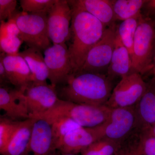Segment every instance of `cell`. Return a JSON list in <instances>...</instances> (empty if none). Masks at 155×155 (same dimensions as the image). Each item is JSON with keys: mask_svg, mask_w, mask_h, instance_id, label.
Masks as SVG:
<instances>
[{"mask_svg": "<svg viewBox=\"0 0 155 155\" xmlns=\"http://www.w3.org/2000/svg\"><path fill=\"white\" fill-rule=\"evenodd\" d=\"M59 92L60 99L88 105H106L113 89L106 74L79 72L70 75Z\"/></svg>", "mask_w": 155, "mask_h": 155, "instance_id": "6da1fadb", "label": "cell"}, {"mask_svg": "<svg viewBox=\"0 0 155 155\" xmlns=\"http://www.w3.org/2000/svg\"><path fill=\"white\" fill-rule=\"evenodd\" d=\"M72 8V42L68 49L73 73L80 71L92 48L101 39L106 27L87 12Z\"/></svg>", "mask_w": 155, "mask_h": 155, "instance_id": "7a4b0ae2", "label": "cell"}, {"mask_svg": "<svg viewBox=\"0 0 155 155\" xmlns=\"http://www.w3.org/2000/svg\"><path fill=\"white\" fill-rule=\"evenodd\" d=\"M112 109L104 106H96L76 104L59 99L51 110L35 119L49 120L66 117L85 127L102 125L110 117Z\"/></svg>", "mask_w": 155, "mask_h": 155, "instance_id": "3957f363", "label": "cell"}, {"mask_svg": "<svg viewBox=\"0 0 155 155\" xmlns=\"http://www.w3.org/2000/svg\"><path fill=\"white\" fill-rule=\"evenodd\" d=\"M155 53V25L153 19L143 16L134 37L132 72L141 75L150 73L152 69Z\"/></svg>", "mask_w": 155, "mask_h": 155, "instance_id": "277c9868", "label": "cell"}, {"mask_svg": "<svg viewBox=\"0 0 155 155\" xmlns=\"http://www.w3.org/2000/svg\"><path fill=\"white\" fill-rule=\"evenodd\" d=\"M12 18L15 20L20 31L19 37L29 48L44 51L51 46L47 13L28 14L22 12L14 14Z\"/></svg>", "mask_w": 155, "mask_h": 155, "instance_id": "5b68a950", "label": "cell"}, {"mask_svg": "<svg viewBox=\"0 0 155 155\" xmlns=\"http://www.w3.org/2000/svg\"><path fill=\"white\" fill-rule=\"evenodd\" d=\"M117 26L115 22L106 28L101 38L89 52L84 64L77 73L106 74V72L107 74L115 48Z\"/></svg>", "mask_w": 155, "mask_h": 155, "instance_id": "8992f818", "label": "cell"}, {"mask_svg": "<svg viewBox=\"0 0 155 155\" xmlns=\"http://www.w3.org/2000/svg\"><path fill=\"white\" fill-rule=\"evenodd\" d=\"M147 82L142 75L133 72L121 78L113 89L106 106L111 109L136 105L144 94Z\"/></svg>", "mask_w": 155, "mask_h": 155, "instance_id": "52a82bcc", "label": "cell"}, {"mask_svg": "<svg viewBox=\"0 0 155 155\" xmlns=\"http://www.w3.org/2000/svg\"><path fill=\"white\" fill-rule=\"evenodd\" d=\"M135 106L112 109L109 119L101 125L103 137L118 143L140 125Z\"/></svg>", "mask_w": 155, "mask_h": 155, "instance_id": "ba28073f", "label": "cell"}, {"mask_svg": "<svg viewBox=\"0 0 155 155\" xmlns=\"http://www.w3.org/2000/svg\"><path fill=\"white\" fill-rule=\"evenodd\" d=\"M72 9L66 0H56L48 12V32L54 44L66 43L71 36Z\"/></svg>", "mask_w": 155, "mask_h": 155, "instance_id": "9c48e42d", "label": "cell"}, {"mask_svg": "<svg viewBox=\"0 0 155 155\" xmlns=\"http://www.w3.org/2000/svg\"><path fill=\"white\" fill-rule=\"evenodd\" d=\"M44 59L51 84L65 83L73 73L69 49L66 43L54 44L44 51Z\"/></svg>", "mask_w": 155, "mask_h": 155, "instance_id": "30bf717a", "label": "cell"}, {"mask_svg": "<svg viewBox=\"0 0 155 155\" xmlns=\"http://www.w3.org/2000/svg\"><path fill=\"white\" fill-rule=\"evenodd\" d=\"M24 98L30 118L34 119L48 112L60 99L55 87L48 83H31L25 89Z\"/></svg>", "mask_w": 155, "mask_h": 155, "instance_id": "8fae6325", "label": "cell"}, {"mask_svg": "<svg viewBox=\"0 0 155 155\" xmlns=\"http://www.w3.org/2000/svg\"><path fill=\"white\" fill-rule=\"evenodd\" d=\"M103 138L101 125L96 127H81L69 132L63 140L58 150L63 153L76 155L90 145Z\"/></svg>", "mask_w": 155, "mask_h": 155, "instance_id": "7c38bea8", "label": "cell"}, {"mask_svg": "<svg viewBox=\"0 0 155 155\" xmlns=\"http://www.w3.org/2000/svg\"><path fill=\"white\" fill-rule=\"evenodd\" d=\"M35 119L30 141L22 155H55L51 123L45 119Z\"/></svg>", "mask_w": 155, "mask_h": 155, "instance_id": "4fadbf2b", "label": "cell"}, {"mask_svg": "<svg viewBox=\"0 0 155 155\" xmlns=\"http://www.w3.org/2000/svg\"><path fill=\"white\" fill-rule=\"evenodd\" d=\"M24 91L11 89L1 85L0 109L5 113V117L12 120L22 121L29 119L24 98Z\"/></svg>", "mask_w": 155, "mask_h": 155, "instance_id": "5bb4252c", "label": "cell"}, {"mask_svg": "<svg viewBox=\"0 0 155 155\" xmlns=\"http://www.w3.org/2000/svg\"><path fill=\"white\" fill-rule=\"evenodd\" d=\"M9 82L17 89L25 91L32 83V75L28 64L22 56L1 53Z\"/></svg>", "mask_w": 155, "mask_h": 155, "instance_id": "9a60e30c", "label": "cell"}, {"mask_svg": "<svg viewBox=\"0 0 155 155\" xmlns=\"http://www.w3.org/2000/svg\"><path fill=\"white\" fill-rule=\"evenodd\" d=\"M71 8L85 11L91 14L105 26L116 22L111 0L67 1Z\"/></svg>", "mask_w": 155, "mask_h": 155, "instance_id": "2e32d148", "label": "cell"}, {"mask_svg": "<svg viewBox=\"0 0 155 155\" xmlns=\"http://www.w3.org/2000/svg\"><path fill=\"white\" fill-rule=\"evenodd\" d=\"M132 72V60L130 54L116 34L115 48L106 75L113 81Z\"/></svg>", "mask_w": 155, "mask_h": 155, "instance_id": "e0dca14e", "label": "cell"}, {"mask_svg": "<svg viewBox=\"0 0 155 155\" xmlns=\"http://www.w3.org/2000/svg\"><path fill=\"white\" fill-rule=\"evenodd\" d=\"M135 106L140 124L149 128L155 123V77L147 82L144 94Z\"/></svg>", "mask_w": 155, "mask_h": 155, "instance_id": "ac0fdd59", "label": "cell"}, {"mask_svg": "<svg viewBox=\"0 0 155 155\" xmlns=\"http://www.w3.org/2000/svg\"><path fill=\"white\" fill-rule=\"evenodd\" d=\"M36 120L29 118L21 121L17 131L1 155H22L30 141Z\"/></svg>", "mask_w": 155, "mask_h": 155, "instance_id": "d6986e66", "label": "cell"}, {"mask_svg": "<svg viewBox=\"0 0 155 155\" xmlns=\"http://www.w3.org/2000/svg\"><path fill=\"white\" fill-rule=\"evenodd\" d=\"M19 54L25 59L32 75L33 84H47L48 72L41 51L33 48H28Z\"/></svg>", "mask_w": 155, "mask_h": 155, "instance_id": "ffe728a7", "label": "cell"}, {"mask_svg": "<svg viewBox=\"0 0 155 155\" xmlns=\"http://www.w3.org/2000/svg\"><path fill=\"white\" fill-rule=\"evenodd\" d=\"M115 20L123 21L142 14L147 0H111Z\"/></svg>", "mask_w": 155, "mask_h": 155, "instance_id": "44dd1931", "label": "cell"}, {"mask_svg": "<svg viewBox=\"0 0 155 155\" xmlns=\"http://www.w3.org/2000/svg\"><path fill=\"white\" fill-rule=\"evenodd\" d=\"M142 14L122 21L116 28V35L129 51L132 60L134 42L136 32Z\"/></svg>", "mask_w": 155, "mask_h": 155, "instance_id": "7402d4cb", "label": "cell"}, {"mask_svg": "<svg viewBox=\"0 0 155 155\" xmlns=\"http://www.w3.org/2000/svg\"><path fill=\"white\" fill-rule=\"evenodd\" d=\"M47 121L51 125L53 145L56 151L69 132L81 127L68 117H58Z\"/></svg>", "mask_w": 155, "mask_h": 155, "instance_id": "603a6c76", "label": "cell"}, {"mask_svg": "<svg viewBox=\"0 0 155 155\" xmlns=\"http://www.w3.org/2000/svg\"><path fill=\"white\" fill-rule=\"evenodd\" d=\"M119 148V143L106 137H103L84 149L81 155H115Z\"/></svg>", "mask_w": 155, "mask_h": 155, "instance_id": "cb8c5ba5", "label": "cell"}, {"mask_svg": "<svg viewBox=\"0 0 155 155\" xmlns=\"http://www.w3.org/2000/svg\"><path fill=\"white\" fill-rule=\"evenodd\" d=\"M21 121L12 120L7 117L0 119V153L5 149L14 134L18 129Z\"/></svg>", "mask_w": 155, "mask_h": 155, "instance_id": "d4e9b609", "label": "cell"}, {"mask_svg": "<svg viewBox=\"0 0 155 155\" xmlns=\"http://www.w3.org/2000/svg\"><path fill=\"white\" fill-rule=\"evenodd\" d=\"M56 0H21L22 12L30 14L47 13Z\"/></svg>", "mask_w": 155, "mask_h": 155, "instance_id": "484cf974", "label": "cell"}, {"mask_svg": "<svg viewBox=\"0 0 155 155\" xmlns=\"http://www.w3.org/2000/svg\"><path fill=\"white\" fill-rule=\"evenodd\" d=\"M23 41L19 37H0V48L3 53L10 55L19 54V49Z\"/></svg>", "mask_w": 155, "mask_h": 155, "instance_id": "4316f807", "label": "cell"}, {"mask_svg": "<svg viewBox=\"0 0 155 155\" xmlns=\"http://www.w3.org/2000/svg\"><path fill=\"white\" fill-rule=\"evenodd\" d=\"M17 5L16 0H0V20L5 22L12 18Z\"/></svg>", "mask_w": 155, "mask_h": 155, "instance_id": "83f0119b", "label": "cell"}, {"mask_svg": "<svg viewBox=\"0 0 155 155\" xmlns=\"http://www.w3.org/2000/svg\"><path fill=\"white\" fill-rule=\"evenodd\" d=\"M0 32V37L5 36L19 37L20 35V31L17 23L12 18L8 20V22H1Z\"/></svg>", "mask_w": 155, "mask_h": 155, "instance_id": "f1b7e54d", "label": "cell"}, {"mask_svg": "<svg viewBox=\"0 0 155 155\" xmlns=\"http://www.w3.org/2000/svg\"><path fill=\"white\" fill-rule=\"evenodd\" d=\"M139 155H155V137L149 135L148 130L142 143Z\"/></svg>", "mask_w": 155, "mask_h": 155, "instance_id": "f546056e", "label": "cell"}, {"mask_svg": "<svg viewBox=\"0 0 155 155\" xmlns=\"http://www.w3.org/2000/svg\"><path fill=\"white\" fill-rule=\"evenodd\" d=\"M143 16L146 18H155V0H147L142 8Z\"/></svg>", "mask_w": 155, "mask_h": 155, "instance_id": "4dcf8cb0", "label": "cell"}, {"mask_svg": "<svg viewBox=\"0 0 155 155\" xmlns=\"http://www.w3.org/2000/svg\"><path fill=\"white\" fill-rule=\"evenodd\" d=\"M0 82L1 85H3V84L7 83H10L7 76L2 56L0 57Z\"/></svg>", "mask_w": 155, "mask_h": 155, "instance_id": "1f68e13d", "label": "cell"}, {"mask_svg": "<svg viewBox=\"0 0 155 155\" xmlns=\"http://www.w3.org/2000/svg\"><path fill=\"white\" fill-rule=\"evenodd\" d=\"M148 132L149 135L155 137V123L150 126L148 130Z\"/></svg>", "mask_w": 155, "mask_h": 155, "instance_id": "d6a6232c", "label": "cell"}, {"mask_svg": "<svg viewBox=\"0 0 155 155\" xmlns=\"http://www.w3.org/2000/svg\"><path fill=\"white\" fill-rule=\"evenodd\" d=\"M150 73L153 76L155 77V53L153 59L152 69V70H151Z\"/></svg>", "mask_w": 155, "mask_h": 155, "instance_id": "836d02e7", "label": "cell"}, {"mask_svg": "<svg viewBox=\"0 0 155 155\" xmlns=\"http://www.w3.org/2000/svg\"><path fill=\"white\" fill-rule=\"evenodd\" d=\"M115 155H132L130 154L126 153H124L121 152L117 151L116 153V154Z\"/></svg>", "mask_w": 155, "mask_h": 155, "instance_id": "e575fe53", "label": "cell"}, {"mask_svg": "<svg viewBox=\"0 0 155 155\" xmlns=\"http://www.w3.org/2000/svg\"><path fill=\"white\" fill-rule=\"evenodd\" d=\"M59 155H76L73 154L63 153H61V154H60Z\"/></svg>", "mask_w": 155, "mask_h": 155, "instance_id": "d590c367", "label": "cell"}, {"mask_svg": "<svg viewBox=\"0 0 155 155\" xmlns=\"http://www.w3.org/2000/svg\"><path fill=\"white\" fill-rule=\"evenodd\" d=\"M153 19V22L155 26V18H154V19Z\"/></svg>", "mask_w": 155, "mask_h": 155, "instance_id": "8d00e7d4", "label": "cell"}]
</instances>
